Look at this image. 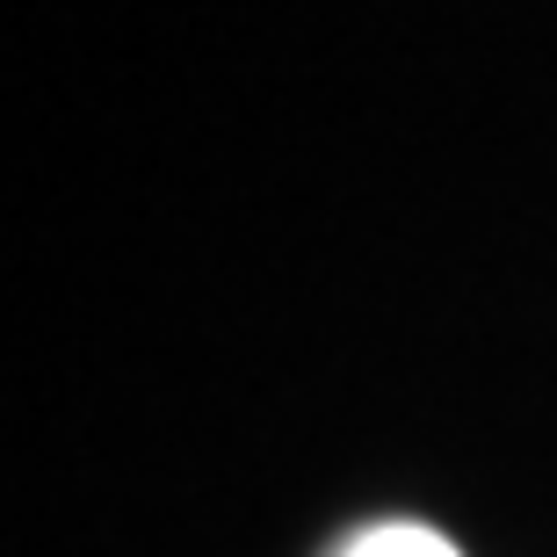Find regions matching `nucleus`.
<instances>
[{"label": "nucleus", "instance_id": "nucleus-1", "mask_svg": "<svg viewBox=\"0 0 557 557\" xmlns=\"http://www.w3.org/2000/svg\"><path fill=\"white\" fill-rule=\"evenodd\" d=\"M333 557H463V550L442 529H428V521H370V529H355Z\"/></svg>", "mask_w": 557, "mask_h": 557}]
</instances>
